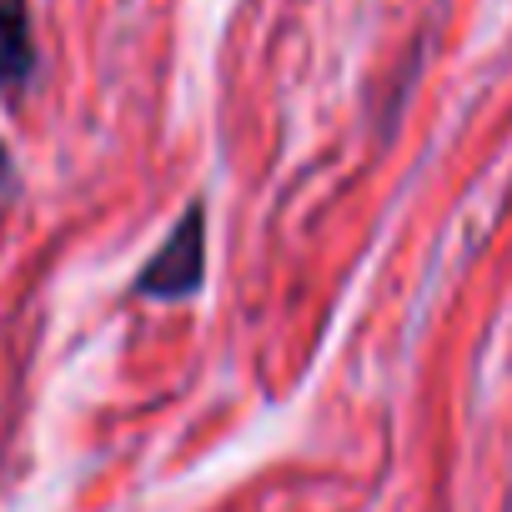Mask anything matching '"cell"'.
<instances>
[{
  "label": "cell",
  "mask_w": 512,
  "mask_h": 512,
  "mask_svg": "<svg viewBox=\"0 0 512 512\" xmlns=\"http://www.w3.org/2000/svg\"><path fill=\"white\" fill-rule=\"evenodd\" d=\"M201 272H206V211L186 206L176 231L166 236V246L141 267L136 292L156 297V302H181L201 287Z\"/></svg>",
  "instance_id": "1"
},
{
  "label": "cell",
  "mask_w": 512,
  "mask_h": 512,
  "mask_svg": "<svg viewBox=\"0 0 512 512\" xmlns=\"http://www.w3.org/2000/svg\"><path fill=\"white\" fill-rule=\"evenodd\" d=\"M0 181H6V151H0Z\"/></svg>",
  "instance_id": "3"
},
{
  "label": "cell",
  "mask_w": 512,
  "mask_h": 512,
  "mask_svg": "<svg viewBox=\"0 0 512 512\" xmlns=\"http://www.w3.org/2000/svg\"><path fill=\"white\" fill-rule=\"evenodd\" d=\"M36 71V36L21 0H0V86H26Z\"/></svg>",
  "instance_id": "2"
}]
</instances>
